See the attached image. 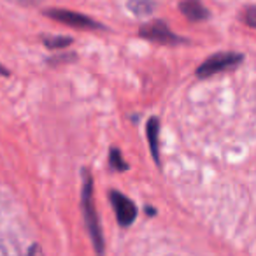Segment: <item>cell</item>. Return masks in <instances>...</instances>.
I'll list each match as a JSON object with an SVG mask.
<instances>
[{"label": "cell", "instance_id": "obj_1", "mask_svg": "<svg viewBox=\"0 0 256 256\" xmlns=\"http://www.w3.org/2000/svg\"><path fill=\"white\" fill-rule=\"evenodd\" d=\"M242 60L240 54H235V53H220V54H214L212 58L206 62L202 67L198 68V76L200 78H207V76H212L216 72H221L228 67H234L237 65L238 62Z\"/></svg>", "mask_w": 256, "mask_h": 256}, {"label": "cell", "instance_id": "obj_2", "mask_svg": "<svg viewBox=\"0 0 256 256\" xmlns=\"http://www.w3.org/2000/svg\"><path fill=\"white\" fill-rule=\"evenodd\" d=\"M110 200H112V207L116 210V216L120 220V223L123 226L134 223L136 220V206H134L126 196H123L121 193H110Z\"/></svg>", "mask_w": 256, "mask_h": 256}, {"label": "cell", "instance_id": "obj_3", "mask_svg": "<svg viewBox=\"0 0 256 256\" xmlns=\"http://www.w3.org/2000/svg\"><path fill=\"white\" fill-rule=\"evenodd\" d=\"M144 37L153 40H160V42H170V40H176V37L172 36L167 30V26L164 23H153V25H148L146 28L140 30Z\"/></svg>", "mask_w": 256, "mask_h": 256}, {"label": "cell", "instance_id": "obj_4", "mask_svg": "<svg viewBox=\"0 0 256 256\" xmlns=\"http://www.w3.org/2000/svg\"><path fill=\"white\" fill-rule=\"evenodd\" d=\"M50 16H53L54 20H58V22H64V23H68V25H74V26H79V28H82V26H96L95 23L92 22V20L84 18V16L81 14H74V12H67V11H51Z\"/></svg>", "mask_w": 256, "mask_h": 256}, {"label": "cell", "instance_id": "obj_5", "mask_svg": "<svg viewBox=\"0 0 256 256\" xmlns=\"http://www.w3.org/2000/svg\"><path fill=\"white\" fill-rule=\"evenodd\" d=\"M181 11L184 16H188L193 22H198V20H206L207 16V9L200 4V0H182L181 2Z\"/></svg>", "mask_w": 256, "mask_h": 256}, {"label": "cell", "instance_id": "obj_6", "mask_svg": "<svg viewBox=\"0 0 256 256\" xmlns=\"http://www.w3.org/2000/svg\"><path fill=\"white\" fill-rule=\"evenodd\" d=\"M156 124H158V121L156 120H151L150 121V139H151V148H153V153H154V156H156Z\"/></svg>", "mask_w": 256, "mask_h": 256}, {"label": "cell", "instance_id": "obj_7", "mask_svg": "<svg viewBox=\"0 0 256 256\" xmlns=\"http://www.w3.org/2000/svg\"><path fill=\"white\" fill-rule=\"evenodd\" d=\"M44 42L48 44L50 48H58V46H67V44H70V39H46Z\"/></svg>", "mask_w": 256, "mask_h": 256}]
</instances>
